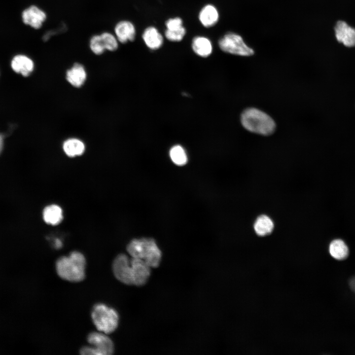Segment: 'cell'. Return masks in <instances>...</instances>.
Masks as SVG:
<instances>
[{
    "mask_svg": "<svg viewBox=\"0 0 355 355\" xmlns=\"http://www.w3.org/2000/svg\"><path fill=\"white\" fill-rule=\"evenodd\" d=\"M142 38L146 46L153 50L160 48L164 42L163 36L154 26L146 28L142 34Z\"/></svg>",
    "mask_w": 355,
    "mask_h": 355,
    "instance_id": "obj_15",
    "label": "cell"
},
{
    "mask_svg": "<svg viewBox=\"0 0 355 355\" xmlns=\"http://www.w3.org/2000/svg\"><path fill=\"white\" fill-rule=\"evenodd\" d=\"M89 43L91 51L96 55L103 54L106 50L100 34L92 36Z\"/></svg>",
    "mask_w": 355,
    "mask_h": 355,
    "instance_id": "obj_23",
    "label": "cell"
},
{
    "mask_svg": "<svg viewBox=\"0 0 355 355\" xmlns=\"http://www.w3.org/2000/svg\"><path fill=\"white\" fill-rule=\"evenodd\" d=\"M114 35L119 43H126L135 40L136 29L134 24L129 20H121L114 28Z\"/></svg>",
    "mask_w": 355,
    "mask_h": 355,
    "instance_id": "obj_12",
    "label": "cell"
},
{
    "mask_svg": "<svg viewBox=\"0 0 355 355\" xmlns=\"http://www.w3.org/2000/svg\"><path fill=\"white\" fill-rule=\"evenodd\" d=\"M191 47L197 55L204 58L209 56L213 51L211 41L204 36L194 37L192 40Z\"/></svg>",
    "mask_w": 355,
    "mask_h": 355,
    "instance_id": "obj_18",
    "label": "cell"
},
{
    "mask_svg": "<svg viewBox=\"0 0 355 355\" xmlns=\"http://www.w3.org/2000/svg\"><path fill=\"white\" fill-rule=\"evenodd\" d=\"M241 121L246 129L260 135L272 134L276 128L273 119L266 113L255 108L245 110L241 114Z\"/></svg>",
    "mask_w": 355,
    "mask_h": 355,
    "instance_id": "obj_3",
    "label": "cell"
},
{
    "mask_svg": "<svg viewBox=\"0 0 355 355\" xmlns=\"http://www.w3.org/2000/svg\"><path fill=\"white\" fill-rule=\"evenodd\" d=\"M112 269L118 281L125 284L133 285L132 266L127 255L124 253L117 255L113 261Z\"/></svg>",
    "mask_w": 355,
    "mask_h": 355,
    "instance_id": "obj_7",
    "label": "cell"
},
{
    "mask_svg": "<svg viewBox=\"0 0 355 355\" xmlns=\"http://www.w3.org/2000/svg\"><path fill=\"white\" fill-rule=\"evenodd\" d=\"M328 250L330 256L337 260H343L349 254V248L346 242L341 238L332 239L328 244Z\"/></svg>",
    "mask_w": 355,
    "mask_h": 355,
    "instance_id": "obj_17",
    "label": "cell"
},
{
    "mask_svg": "<svg viewBox=\"0 0 355 355\" xmlns=\"http://www.w3.org/2000/svg\"><path fill=\"white\" fill-rule=\"evenodd\" d=\"M91 315L92 321L99 331L109 334L118 327V312L104 303L94 305Z\"/></svg>",
    "mask_w": 355,
    "mask_h": 355,
    "instance_id": "obj_4",
    "label": "cell"
},
{
    "mask_svg": "<svg viewBox=\"0 0 355 355\" xmlns=\"http://www.w3.org/2000/svg\"><path fill=\"white\" fill-rule=\"evenodd\" d=\"M86 260L82 253L74 250L68 256L59 257L55 262L57 275L62 279L73 283L83 281L86 277Z\"/></svg>",
    "mask_w": 355,
    "mask_h": 355,
    "instance_id": "obj_1",
    "label": "cell"
},
{
    "mask_svg": "<svg viewBox=\"0 0 355 355\" xmlns=\"http://www.w3.org/2000/svg\"><path fill=\"white\" fill-rule=\"evenodd\" d=\"M126 249L132 258L144 260L151 268H156L160 264L162 252L153 239H134L127 245Z\"/></svg>",
    "mask_w": 355,
    "mask_h": 355,
    "instance_id": "obj_2",
    "label": "cell"
},
{
    "mask_svg": "<svg viewBox=\"0 0 355 355\" xmlns=\"http://www.w3.org/2000/svg\"><path fill=\"white\" fill-rule=\"evenodd\" d=\"M198 19L204 27L210 28L217 23L219 13L213 5L208 4L203 6L199 11Z\"/></svg>",
    "mask_w": 355,
    "mask_h": 355,
    "instance_id": "obj_16",
    "label": "cell"
},
{
    "mask_svg": "<svg viewBox=\"0 0 355 355\" xmlns=\"http://www.w3.org/2000/svg\"><path fill=\"white\" fill-rule=\"evenodd\" d=\"M218 43L220 49L226 53L243 56L254 54L253 50L246 44L241 36L234 33H226Z\"/></svg>",
    "mask_w": 355,
    "mask_h": 355,
    "instance_id": "obj_6",
    "label": "cell"
},
{
    "mask_svg": "<svg viewBox=\"0 0 355 355\" xmlns=\"http://www.w3.org/2000/svg\"><path fill=\"white\" fill-rule=\"evenodd\" d=\"M87 342L93 347L84 346L79 351L82 355H110L113 354L114 346L107 334L100 331L90 332Z\"/></svg>",
    "mask_w": 355,
    "mask_h": 355,
    "instance_id": "obj_5",
    "label": "cell"
},
{
    "mask_svg": "<svg viewBox=\"0 0 355 355\" xmlns=\"http://www.w3.org/2000/svg\"><path fill=\"white\" fill-rule=\"evenodd\" d=\"M351 284L353 289L355 291V278L351 282Z\"/></svg>",
    "mask_w": 355,
    "mask_h": 355,
    "instance_id": "obj_27",
    "label": "cell"
},
{
    "mask_svg": "<svg viewBox=\"0 0 355 355\" xmlns=\"http://www.w3.org/2000/svg\"><path fill=\"white\" fill-rule=\"evenodd\" d=\"M65 153L70 157H74L82 155L85 149L84 142L76 138H71L65 141L63 144Z\"/></svg>",
    "mask_w": 355,
    "mask_h": 355,
    "instance_id": "obj_20",
    "label": "cell"
},
{
    "mask_svg": "<svg viewBox=\"0 0 355 355\" xmlns=\"http://www.w3.org/2000/svg\"><path fill=\"white\" fill-rule=\"evenodd\" d=\"M186 33V29L183 26L180 29L175 30L166 29L165 31L164 35L168 40L173 42H178L182 40Z\"/></svg>",
    "mask_w": 355,
    "mask_h": 355,
    "instance_id": "obj_24",
    "label": "cell"
},
{
    "mask_svg": "<svg viewBox=\"0 0 355 355\" xmlns=\"http://www.w3.org/2000/svg\"><path fill=\"white\" fill-rule=\"evenodd\" d=\"M166 29L175 30L181 28L183 26L182 19L178 17L168 19L165 22Z\"/></svg>",
    "mask_w": 355,
    "mask_h": 355,
    "instance_id": "obj_25",
    "label": "cell"
},
{
    "mask_svg": "<svg viewBox=\"0 0 355 355\" xmlns=\"http://www.w3.org/2000/svg\"><path fill=\"white\" fill-rule=\"evenodd\" d=\"M275 222L273 218L266 213L257 215L252 223V229L258 237L264 238L271 235L274 231Z\"/></svg>",
    "mask_w": 355,
    "mask_h": 355,
    "instance_id": "obj_10",
    "label": "cell"
},
{
    "mask_svg": "<svg viewBox=\"0 0 355 355\" xmlns=\"http://www.w3.org/2000/svg\"><path fill=\"white\" fill-rule=\"evenodd\" d=\"M132 269L133 285L140 286L145 284L150 275V268L141 259L132 258L130 260Z\"/></svg>",
    "mask_w": 355,
    "mask_h": 355,
    "instance_id": "obj_9",
    "label": "cell"
},
{
    "mask_svg": "<svg viewBox=\"0 0 355 355\" xmlns=\"http://www.w3.org/2000/svg\"><path fill=\"white\" fill-rule=\"evenodd\" d=\"M66 79L74 87H80L85 83L87 72L84 67L80 63H75L66 72Z\"/></svg>",
    "mask_w": 355,
    "mask_h": 355,
    "instance_id": "obj_14",
    "label": "cell"
},
{
    "mask_svg": "<svg viewBox=\"0 0 355 355\" xmlns=\"http://www.w3.org/2000/svg\"><path fill=\"white\" fill-rule=\"evenodd\" d=\"M42 215L44 222L52 225L59 224L63 219V210L56 204L50 205L44 208Z\"/></svg>",
    "mask_w": 355,
    "mask_h": 355,
    "instance_id": "obj_19",
    "label": "cell"
},
{
    "mask_svg": "<svg viewBox=\"0 0 355 355\" xmlns=\"http://www.w3.org/2000/svg\"><path fill=\"white\" fill-rule=\"evenodd\" d=\"M21 17L25 25L37 30L43 26L46 20L47 14L39 7L32 5L23 11Z\"/></svg>",
    "mask_w": 355,
    "mask_h": 355,
    "instance_id": "obj_8",
    "label": "cell"
},
{
    "mask_svg": "<svg viewBox=\"0 0 355 355\" xmlns=\"http://www.w3.org/2000/svg\"><path fill=\"white\" fill-rule=\"evenodd\" d=\"M11 67L16 73L28 76L33 71L35 64L32 59L23 54L15 55L11 62Z\"/></svg>",
    "mask_w": 355,
    "mask_h": 355,
    "instance_id": "obj_13",
    "label": "cell"
},
{
    "mask_svg": "<svg viewBox=\"0 0 355 355\" xmlns=\"http://www.w3.org/2000/svg\"><path fill=\"white\" fill-rule=\"evenodd\" d=\"M100 35L106 50L115 51L118 49L119 42L114 34L105 32Z\"/></svg>",
    "mask_w": 355,
    "mask_h": 355,
    "instance_id": "obj_22",
    "label": "cell"
},
{
    "mask_svg": "<svg viewBox=\"0 0 355 355\" xmlns=\"http://www.w3.org/2000/svg\"><path fill=\"white\" fill-rule=\"evenodd\" d=\"M170 156L172 161L178 166L184 165L187 161V157L184 149L179 145H175L171 148Z\"/></svg>",
    "mask_w": 355,
    "mask_h": 355,
    "instance_id": "obj_21",
    "label": "cell"
},
{
    "mask_svg": "<svg viewBox=\"0 0 355 355\" xmlns=\"http://www.w3.org/2000/svg\"><path fill=\"white\" fill-rule=\"evenodd\" d=\"M335 34L337 40L345 46H355V29L350 26L343 21H339L335 27Z\"/></svg>",
    "mask_w": 355,
    "mask_h": 355,
    "instance_id": "obj_11",
    "label": "cell"
},
{
    "mask_svg": "<svg viewBox=\"0 0 355 355\" xmlns=\"http://www.w3.org/2000/svg\"><path fill=\"white\" fill-rule=\"evenodd\" d=\"M4 145V138L3 136L0 134V154L2 151Z\"/></svg>",
    "mask_w": 355,
    "mask_h": 355,
    "instance_id": "obj_26",
    "label": "cell"
}]
</instances>
